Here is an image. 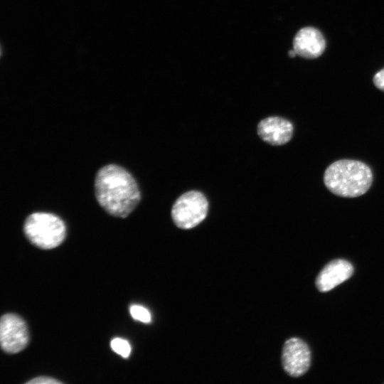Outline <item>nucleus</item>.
Instances as JSON below:
<instances>
[{
    "label": "nucleus",
    "instance_id": "f257e3e1",
    "mask_svg": "<svg viewBox=\"0 0 384 384\" xmlns=\"http://www.w3.org/2000/svg\"><path fill=\"white\" fill-rule=\"evenodd\" d=\"M97 202L110 215L125 218L140 201V192L133 176L124 168L109 164L101 168L95 177Z\"/></svg>",
    "mask_w": 384,
    "mask_h": 384
},
{
    "label": "nucleus",
    "instance_id": "f03ea898",
    "mask_svg": "<svg viewBox=\"0 0 384 384\" xmlns=\"http://www.w3.org/2000/svg\"><path fill=\"white\" fill-rule=\"evenodd\" d=\"M373 182V173L365 163L341 159L330 164L324 174L326 187L334 194L355 198L366 193Z\"/></svg>",
    "mask_w": 384,
    "mask_h": 384
},
{
    "label": "nucleus",
    "instance_id": "7ed1b4c3",
    "mask_svg": "<svg viewBox=\"0 0 384 384\" xmlns=\"http://www.w3.org/2000/svg\"><path fill=\"white\" fill-rule=\"evenodd\" d=\"M23 230L32 244L46 250L60 245L66 234V228L61 218L44 212L31 214L25 220Z\"/></svg>",
    "mask_w": 384,
    "mask_h": 384
},
{
    "label": "nucleus",
    "instance_id": "20e7f679",
    "mask_svg": "<svg viewBox=\"0 0 384 384\" xmlns=\"http://www.w3.org/2000/svg\"><path fill=\"white\" fill-rule=\"evenodd\" d=\"M208 211V202L199 191H190L182 194L174 203L171 217L181 229H191L201 223Z\"/></svg>",
    "mask_w": 384,
    "mask_h": 384
},
{
    "label": "nucleus",
    "instance_id": "39448f33",
    "mask_svg": "<svg viewBox=\"0 0 384 384\" xmlns=\"http://www.w3.org/2000/svg\"><path fill=\"white\" fill-rule=\"evenodd\" d=\"M28 341L27 326L19 316L6 314L1 317L0 341L5 352L16 353L27 346Z\"/></svg>",
    "mask_w": 384,
    "mask_h": 384
},
{
    "label": "nucleus",
    "instance_id": "423d86ee",
    "mask_svg": "<svg viewBox=\"0 0 384 384\" xmlns=\"http://www.w3.org/2000/svg\"><path fill=\"white\" fill-rule=\"evenodd\" d=\"M282 363L285 372L292 377L304 374L311 364V351L307 344L299 338L288 339L283 346Z\"/></svg>",
    "mask_w": 384,
    "mask_h": 384
},
{
    "label": "nucleus",
    "instance_id": "0eeeda50",
    "mask_svg": "<svg viewBox=\"0 0 384 384\" xmlns=\"http://www.w3.org/2000/svg\"><path fill=\"white\" fill-rule=\"evenodd\" d=\"M292 45L297 55L306 59H314L324 52L326 41L318 29L308 26L301 28L297 33Z\"/></svg>",
    "mask_w": 384,
    "mask_h": 384
},
{
    "label": "nucleus",
    "instance_id": "6e6552de",
    "mask_svg": "<svg viewBox=\"0 0 384 384\" xmlns=\"http://www.w3.org/2000/svg\"><path fill=\"white\" fill-rule=\"evenodd\" d=\"M292 122L280 117L265 118L257 125V133L265 142L274 146L287 144L292 137Z\"/></svg>",
    "mask_w": 384,
    "mask_h": 384
},
{
    "label": "nucleus",
    "instance_id": "1a4fd4ad",
    "mask_svg": "<svg viewBox=\"0 0 384 384\" xmlns=\"http://www.w3.org/2000/svg\"><path fill=\"white\" fill-rule=\"evenodd\" d=\"M353 273L351 262L343 259L334 260L319 273L316 279V288L321 292L330 291L350 278Z\"/></svg>",
    "mask_w": 384,
    "mask_h": 384
},
{
    "label": "nucleus",
    "instance_id": "9d476101",
    "mask_svg": "<svg viewBox=\"0 0 384 384\" xmlns=\"http://www.w3.org/2000/svg\"><path fill=\"white\" fill-rule=\"evenodd\" d=\"M110 346L114 352L120 355L123 358H128L131 353V346L129 343L121 338H114L111 341Z\"/></svg>",
    "mask_w": 384,
    "mask_h": 384
},
{
    "label": "nucleus",
    "instance_id": "9b49d317",
    "mask_svg": "<svg viewBox=\"0 0 384 384\" xmlns=\"http://www.w3.org/2000/svg\"><path fill=\"white\" fill-rule=\"evenodd\" d=\"M129 312L132 317L143 323H149L151 321V316L149 311L140 305L134 304L129 308Z\"/></svg>",
    "mask_w": 384,
    "mask_h": 384
},
{
    "label": "nucleus",
    "instance_id": "f8f14e48",
    "mask_svg": "<svg viewBox=\"0 0 384 384\" xmlns=\"http://www.w3.org/2000/svg\"><path fill=\"white\" fill-rule=\"evenodd\" d=\"M26 383L28 384H58V383H61V382L53 378L41 376V377L35 378L28 381Z\"/></svg>",
    "mask_w": 384,
    "mask_h": 384
},
{
    "label": "nucleus",
    "instance_id": "ddd939ff",
    "mask_svg": "<svg viewBox=\"0 0 384 384\" xmlns=\"http://www.w3.org/2000/svg\"><path fill=\"white\" fill-rule=\"evenodd\" d=\"M373 82L378 89L384 92V68L374 75Z\"/></svg>",
    "mask_w": 384,
    "mask_h": 384
},
{
    "label": "nucleus",
    "instance_id": "4468645a",
    "mask_svg": "<svg viewBox=\"0 0 384 384\" xmlns=\"http://www.w3.org/2000/svg\"><path fill=\"white\" fill-rule=\"evenodd\" d=\"M288 55L290 58H294V57H295L297 55V54H296V53H295V51L294 50L293 48L288 51Z\"/></svg>",
    "mask_w": 384,
    "mask_h": 384
}]
</instances>
